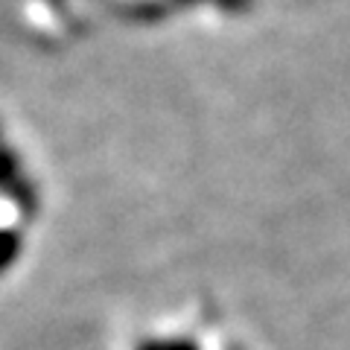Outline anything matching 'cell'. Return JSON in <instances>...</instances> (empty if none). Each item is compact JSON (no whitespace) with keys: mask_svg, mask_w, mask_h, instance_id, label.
<instances>
[{"mask_svg":"<svg viewBox=\"0 0 350 350\" xmlns=\"http://www.w3.org/2000/svg\"><path fill=\"white\" fill-rule=\"evenodd\" d=\"M12 248H15V239L9 237V234H0V266L9 260V254H12Z\"/></svg>","mask_w":350,"mask_h":350,"instance_id":"6da1fadb","label":"cell"}]
</instances>
